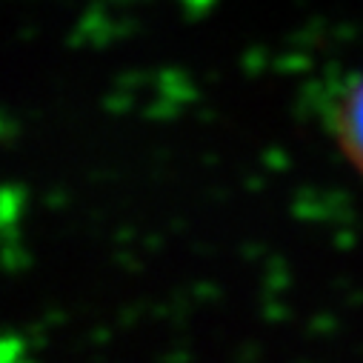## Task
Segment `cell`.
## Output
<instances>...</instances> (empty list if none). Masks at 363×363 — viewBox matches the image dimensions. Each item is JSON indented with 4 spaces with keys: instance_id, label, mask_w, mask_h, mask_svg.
<instances>
[{
    "instance_id": "1",
    "label": "cell",
    "mask_w": 363,
    "mask_h": 363,
    "mask_svg": "<svg viewBox=\"0 0 363 363\" xmlns=\"http://www.w3.org/2000/svg\"><path fill=\"white\" fill-rule=\"evenodd\" d=\"M337 132L343 140L346 155L354 157L357 166H363V77L346 89L337 106Z\"/></svg>"
}]
</instances>
